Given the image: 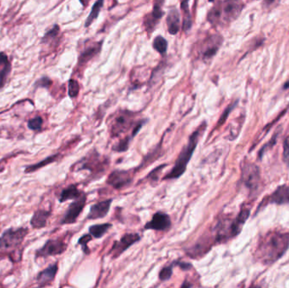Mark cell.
<instances>
[{
	"label": "cell",
	"instance_id": "1",
	"mask_svg": "<svg viewBox=\"0 0 289 288\" xmlns=\"http://www.w3.org/2000/svg\"><path fill=\"white\" fill-rule=\"evenodd\" d=\"M289 247V233L272 231L259 242L255 257L264 265H270L279 260Z\"/></svg>",
	"mask_w": 289,
	"mask_h": 288
},
{
	"label": "cell",
	"instance_id": "2",
	"mask_svg": "<svg viewBox=\"0 0 289 288\" xmlns=\"http://www.w3.org/2000/svg\"><path fill=\"white\" fill-rule=\"evenodd\" d=\"M206 129H207V123L203 122L200 126L198 127L197 130L194 131V133L191 134L187 145L184 146V149L182 150L180 154L178 155V159L175 162L174 167L168 174L166 175L165 177H163L164 180L177 179L184 174L187 169L188 164L191 161L194 151L196 149L200 137L202 136Z\"/></svg>",
	"mask_w": 289,
	"mask_h": 288
},
{
	"label": "cell",
	"instance_id": "3",
	"mask_svg": "<svg viewBox=\"0 0 289 288\" xmlns=\"http://www.w3.org/2000/svg\"><path fill=\"white\" fill-rule=\"evenodd\" d=\"M243 10L238 0H224L216 3L207 14V20L212 25L229 24L235 20Z\"/></svg>",
	"mask_w": 289,
	"mask_h": 288
},
{
	"label": "cell",
	"instance_id": "4",
	"mask_svg": "<svg viewBox=\"0 0 289 288\" xmlns=\"http://www.w3.org/2000/svg\"><path fill=\"white\" fill-rule=\"evenodd\" d=\"M28 232V228H26L16 229L10 228L7 229L0 237V250H5L19 247L22 244Z\"/></svg>",
	"mask_w": 289,
	"mask_h": 288
},
{
	"label": "cell",
	"instance_id": "5",
	"mask_svg": "<svg viewBox=\"0 0 289 288\" xmlns=\"http://www.w3.org/2000/svg\"><path fill=\"white\" fill-rule=\"evenodd\" d=\"M136 114L128 110H122L117 113L112 121L110 134L113 138L118 137L131 129Z\"/></svg>",
	"mask_w": 289,
	"mask_h": 288
},
{
	"label": "cell",
	"instance_id": "6",
	"mask_svg": "<svg viewBox=\"0 0 289 288\" xmlns=\"http://www.w3.org/2000/svg\"><path fill=\"white\" fill-rule=\"evenodd\" d=\"M223 38L219 35H212L207 38L200 47V57L205 62L212 60L223 44Z\"/></svg>",
	"mask_w": 289,
	"mask_h": 288
},
{
	"label": "cell",
	"instance_id": "7",
	"mask_svg": "<svg viewBox=\"0 0 289 288\" xmlns=\"http://www.w3.org/2000/svg\"><path fill=\"white\" fill-rule=\"evenodd\" d=\"M86 204V195L83 193L81 196L70 204L64 217L61 220V224H72L77 222V218L79 217L80 213L82 212Z\"/></svg>",
	"mask_w": 289,
	"mask_h": 288
},
{
	"label": "cell",
	"instance_id": "8",
	"mask_svg": "<svg viewBox=\"0 0 289 288\" xmlns=\"http://www.w3.org/2000/svg\"><path fill=\"white\" fill-rule=\"evenodd\" d=\"M67 244L61 239H49L44 245L36 252L37 257H48L59 255L65 252Z\"/></svg>",
	"mask_w": 289,
	"mask_h": 288
},
{
	"label": "cell",
	"instance_id": "9",
	"mask_svg": "<svg viewBox=\"0 0 289 288\" xmlns=\"http://www.w3.org/2000/svg\"><path fill=\"white\" fill-rule=\"evenodd\" d=\"M139 240H140V236L138 233H126L121 238L120 240L115 242L109 254H111L114 259L120 256L124 251L127 250L129 248L139 242Z\"/></svg>",
	"mask_w": 289,
	"mask_h": 288
},
{
	"label": "cell",
	"instance_id": "10",
	"mask_svg": "<svg viewBox=\"0 0 289 288\" xmlns=\"http://www.w3.org/2000/svg\"><path fill=\"white\" fill-rule=\"evenodd\" d=\"M242 180L250 189H256L260 182V170L257 166L245 162L242 167Z\"/></svg>",
	"mask_w": 289,
	"mask_h": 288
},
{
	"label": "cell",
	"instance_id": "11",
	"mask_svg": "<svg viewBox=\"0 0 289 288\" xmlns=\"http://www.w3.org/2000/svg\"><path fill=\"white\" fill-rule=\"evenodd\" d=\"M133 177L131 171L115 170L107 178V184L115 189L127 187L132 183Z\"/></svg>",
	"mask_w": 289,
	"mask_h": 288
},
{
	"label": "cell",
	"instance_id": "12",
	"mask_svg": "<svg viewBox=\"0 0 289 288\" xmlns=\"http://www.w3.org/2000/svg\"><path fill=\"white\" fill-rule=\"evenodd\" d=\"M171 219L169 215L165 213L156 212L153 216L152 221L147 222L144 228L146 230H156L164 231L171 227Z\"/></svg>",
	"mask_w": 289,
	"mask_h": 288
},
{
	"label": "cell",
	"instance_id": "13",
	"mask_svg": "<svg viewBox=\"0 0 289 288\" xmlns=\"http://www.w3.org/2000/svg\"><path fill=\"white\" fill-rule=\"evenodd\" d=\"M83 163L78 170L87 169L90 171L96 173H102L105 171L106 168H108V160H101L99 158V155L97 153L91 154L89 159H86L83 161Z\"/></svg>",
	"mask_w": 289,
	"mask_h": 288
},
{
	"label": "cell",
	"instance_id": "14",
	"mask_svg": "<svg viewBox=\"0 0 289 288\" xmlns=\"http://www.w3.org/2000/svg\"><path fill=\"white\" fill-rule=\"evenodd\" d=\"M164 12L162 11V6L159 3H156L154 5L153 12L150 13L144 19V25L148 33H151L156 28V25L158 24L160 19H162Z\"/></svg>",
	"mask_w": 289,
	"mask_h": 288
},
{
	"label": "cell",
	"instance_id": "15",
	"mask_svg": "<svg viewBox=\"0 0 289 288\" xmlns=\"http://www.w3.org/2000/svg\"><path fill=\"white\" fill-rule=\"evenodd\" d=\"M112 203H113L112 199L96 203L95 205H93L91 207L89 214L87 215V219L96 220V219L104 218L106 215H108Z\"/></svg>",
	"mask_w": 289,
	"mask_h": 288
},
{
	"label": "cell",
	"instance_id": "16",
	"mask_svg": "<svg viewBox=\"0 0 289 288\" xmlns=\"http://www.w3.org/2000/svg\"><path fill=\"white\" fill-rule=\"evenodd\" d=\"M101 48H102V42H94L87 46L79 55L78 66L84 67L86 65L88 62L92 60V58H94L100 53Z\"/></svg>",
	"mask_w": 289,
	"mask_h": 288
},
{
	"label": "cell",
	"instance_id": "17",
	"mask_svg": "<svg viewBox=\"0 0 289 288\" xmlns=\"http://www.w3.org/2000/svg\"><path fill=\"white\" fill-rule=\"evenodd\" d=\"M58 269V263H55L48 266L47 269L41 270L37 276V282L39 287L43 288L46 286L50 285L52 282H54L55 276L57 275Z\"/></svg>",
	"mask_w": 289,
	"mask_h": 288
},
{
	"label": "cell",
	"instance_id": "18",
	"mask_svg": "<svg viewBox=\"0 0 289 288\" xmlns=\"http://www.w3.org/2000/svg\"><path fill=\"white\" fill-rule=\"evenodd\" d=\"M168 30L171 35H176L180 27V15L176 8H172L167 16Z\"/></svg>",
	"mask_w": 289,
	"mask_h": 288
},
{
	"label": "cell",
	"instance_id": "19",
	"mask_svg": "<svg viewBox=\"0 0 289 288\" xmlns=\"http://www.w3.org/2000/svg\"><path fill=\"white\" fill-rule=\"evenodd\" d=\"M51 215V212L45 210H38L31 219V225L36 229L43 228L47 226L48 220Z\"/></svg>",
	"mask_w": 289,
	"mask_h": 288
},
{
	"label": "cell",
	"instance_id": "20",
	"mask_svg": "<svg viewBox=\"0 0 289 288\" xmlns=\"http://www.w3.org/2000/svg\"><path fill=\"white\" fill-rule=\"evenodd\" d=\"M270 203H275L278 205L289 203V187L280 186L277 190L270 195L269 199Z\"/></svg>",
	"mask_w": 289,
	"mask_h": 288
},
{
	"label": "cell",
	"instance_id": "21",
	"mask_svg": "<svg viewBox=\"0 0 289 288\" xmlns=\"http://www.w3.org/2000/svg\"><path fill=\"white\" fill-rule=\"evenodd\" d=\"M82 193L77 187V185H70L69 187L64 189L60 193L59 202H65L69 200H77L82 195Z\"/></svg>",
	"mask_w": 289,
	"mask_h": 288
},
{
	"label": "cell",
	"instance_id": "22",
	"mask_svg": "<svg viewBox=\"0 0 289 288\" xmlns=\"http://www.w3.org/2000/svg\"><path fill=\"white\" fill-rule=\"evenodd\" d=\"M189 1L190 0H183L181 3V10L183 11V28L184 32H189L192 26V17H191V10L189 8Z\"/></svg>",
	"mask_w": 289,
	"mask_h": 288
},
{
	"label": "cell",
	"instance_id": "23",
	"mask_svg": "<svg viewBox=\"0 0 289 288\" xmlns=\"http://www.w3.org/2000/svg\"><path fill=\"white\" fill-rule=\"evenodd\" d=\"M59 157V154H56V155H50L47 158L44 159L43 161L36 163L34 165H31V166H27L25 168V173H32L33 172L38 171L40 168H44L47 165L51 164L53 162H56L58 159Z\"/></svg>",
	"mask_w": 289,
	"mask_h": 288
},
{
	"label": "cell",
	"instance_id": "24",
	"mask_svg": "<svg viewBox=\"0 0 289 288\" xmlns=\"http://www.w3.org/2000/svg\"><path fill=\"white\" fill-rule=\"evenodd\" d=\"M103 3H104V0H97L93 4L92 10H91L89 16H88L86 20V24H85L86 27L90 26V25H92V23L95 21L96 19H97L99 14L101 12V10H102V6H103Z\"/></svg>",
	"mask_w": 289,
	"mask_h": 288
},
{
	"label": "cell",
	"instance_id": "25",
	"mask_svg": "<svg viewBox=\"0 0 289 288\" xmlns=\"http://www.w3.org/2000/svg\"><path fill=\"white\" fill-rule=\"evenodd\" d=\"M112 228V224L110 223H104V224H96L90 227L89 232L92 234V237L96 238H101L107 233V231Z\"/></svg>",
	"mask_w": 289,
	"mask_h": 288
},
{
	"label": "cell",
	"instance_id": "26",
	"mask_svg": "<svg viewBox=\"0 0 289 288\" xmlns=\"http://www.w3.org/2000/svg\"><path fill=\"white\" fill-rule=\"evenodd\" d=\"M153 48L160 54H165L168 49V41L165 38L158 36L153 41Z\"/></svg>",
	"mask_w": 289,
	"mask_h": 288
},
{
	"label": "cell",
	"instance_id": "27",
	"mask_svg": "<svg viewBox=\"0 0 289 288\" xmlns=\"http://www.w3.org/2000/svg\"><path fill=\"white\" fill-rule=\"evenodd\" d=\"M59 31H60L59 26L58 25H54V27L50 31H48L45 34L44 37L42 38V39H41V43H48V42L53 41L54 39L57 38L58 33H59Z\"/></svg>",
	"mask_w": 289,
	"mask_h": 288
},
{
	"label": "cell",
	"instance_id": "28",
	"mask_svg": "<svg viewBox=\"0 0 289 288\" xmlns=\"http://www.w3.org/2000/svg\"><path fill=\"white\" fill-rule=\"evenodd\" d=\"M131 138H133V137L126 136L124 139H121L120 141H119L118 144H116V145L113 147V151L117 152H126V151L129 149Z\"/></svg>",
	"mask_w": 289,
	"mask_h": 288
},
{
	"label": "cell",
	"instance_id": "29",
	"mask_svg": "<svg viewBox=\"0 0 289 288\" xmlns=\"http://www.w3.org/2000/svg\"><path fill=\"white\" fill-rule=\"evenodd\" d=\"M42 124H43L42 117H40V116H37V117H33V118L28 121L27 126H28L30 130L38 132V131H40L41 130Z\"/></svg>",
	"mask_w": 289,
	"mask_h": 288
},
{
	"label": "cell",
	"instance_id": "30",
	"mask_svg": "<svg viewBox=\"0 0 289 288\" xmlns=\"http://www.w3.org/2000/svg\"><path fill=\"white\" fill-rule=\"evenodd\" d=\"M11 63H8L3 70H0V89L3 88L6 84L7 79L11 72Z\"/></svg>",
	"mask_w": 289,
	"mask_h": 288
},
{
	"label": "cell",
	"instance_id": "31",
	"mask_svg": "<svg viewBox=\"0 0 289 288\" xmlns=\"http://www.w3.org/2000/svg\"><path fill=\"white\" fill-rule=\"evenodd\" d=\"M79 92V83L76 79H70L69 81V96L71 98L77 97Z\"/></svg>",
	"mask_w": 289,
	"mask_h": 288
},
{
	"label": "cell",
	"instance_id": "32",
	"mask_svg": "<svg viewBox=\"0 0 289 288\" xmlns=\"http://www.w3.org/2000/svg\"><path fill=\"white\" fill-rule=\"evenodd\" d=\"M173 266H166L164 268H162L159 273V279L162 282H166L169 280L173 275Z\"/></svg>",
	"mask_w": 289,
	"mask_h": 288
},
{
	"label": "cell",
	"instance_id": "33",
	"mask_svg": "<svg viewBox=\"0 0 289 288\" xmlns=\"http://www.w3.org/2000/svg\"><path fill=\"white\" fill-rule=\"evenodd\" d=\"M92 236L91 233H90V234L84 235V236H82L81 238H79V242H78V244L82 247V250L83 251H84V253H90V250H88V247H87V244L89 243L90 241H92Z\"/></svg>",
	"mask_w": 289,
	"mask_h": 288
},
{
	"label": "cell",
	"instance_id": "34",
	"mask_svg": "<svg viewBox=\"0 0 289 288\" xmlns=\"http://www.w3.org/2000/svg\"><path fill=\"white\" fill-rule=\"evenodd\" d=\"M52 81L51 79H49L47 76L42 77L41 79H39L35 84L36 88L38 87H43V88H49L51 86Z\"/></svg>",
	"mask_w": 289,
	"mask_h": 288
},
{
	"label": "cell",
	"instance_id": "35",
	"mask_svg": "<svg viewBox=\"0 0 289 288\" xmlns=\"http://www.w3.org/2000/svg\"><path fill=\"white\" fill-rule=\"evenodd\" d=\"M283 160L289 166V136L287 137L283 143Z\"/></svg>",
	"mask_w": 289,
	"mask_h": 288
},
{
	"label": "cell",
	"instance_id": "36",
	"mask_svg": "<svg viewBox=\"0 0 289 288\" xmlns=\"http://www.w3.org/2000/svg\"><path fill=\"white\" fill-rule=\"evenodd\" d=\"M234 106H235V104L231 105V106H229V108L226 109L224 113H223V115H222V117H220L219 121H218V124H217V126L222 125V124L225 122L226 119L228 118V116H229V114H230V112L232 111V108H234Z\"/></svg>",
	"mask_w": 289,
	"mask_h": 288
},
{
	"label": "cell",
	"instance_id": "37",
	"mask_svg": "<svg viewBox=\"0 0 289 288\" xmlns=\"http://www.w3.org/2000/svg\"><path fill=\"white\" fill-rule=\"evenodd\" d=\"M10 60L8 58L7 54H4L3 52L0 53V70H3L4 67L6 66L8 63H10Z\"/></svg>",
	"mask_w": 289,
	"mask_h": 288
},
{
	"label": "cell",
	"instance_id": "38",
	"mask_svg": "<svg viewBox=\"0 0 289 288\" xmlns=\"http://www.w3.org/2000/svg\"><path fill=\"white\" fill-rule=\"evenodd\" d=\"M279 0H263L264 5L266 7H271L276 5Z\"/></svg>",
	"mask_w": 289,
	"mask_h": 288
},
{
	"label": "cell",
	"instance_id": "39",
	"mask_svg": "<svg viewBox=\"0 0 289 288\" xmlns=\"http://www.w3.org/2000/svg\"><path fill=\"white\" fill-rule=\"evenodd\" d=\"M178 265H179V266L181 267L182 269H185V270L191 269V268H192V266H191V264L179 263Z\"/></svg>",
	"mask_w": 289,
	"mask_h": 288
},
{
	"label": "cell",
	"instance_id": "40",
	"mask_svg": "<svg viewBox=\"0 0 289 288\" xmlns=\"http://www.w3.org/2000/svg\"><path fill=\"white\" fill-rule=\"evenodd\" d=\"M90 1H91V0H79V2H80V3H81L84 7L87 6Z\"/></svg>",
	"mask_w": 289,
	"mask_h": 288
},
{
	"label": "cell",
	"instance_id": "41",
	"mask_svg": "<svg viewBox=\"0 0 289 288\" xmlns=\"http://www.w3.org/2000/svg\"><path fill=\"white\" fill-rule=\"evenodd\" d=\"M4 257H5V253H0V260H2Z\"/></svg>",
	"mask_w": 289,
	"mask_h": 288
},
{
	"label": "cell",
	"instance_id": "42",
	"mask_svg": "<svg viewBox=\"0 0 289 288\" xmlns=\"http://www.w3.org/2000/svg\"><path fill=\"white\" fill-rule=\"evenodd\" d=\"M3 169H4V167H2V166H1V165H0V173H1V172L3 171Z\"/></svg>",
	"mask_w": 289,
	"mask_h": 288
},
{
	"label": "cell",
	"instance_id": "43",
	"mask_svg": "<svg viewBox=\"0 0 289 288\" xmlns=\"http://www.w3.org/2000/svg\"><path fill=\"white\" fill-rule=\"evenodd\" d=\"M213 1H214V0H209V2H213Z\"/></svg>",
	"mask_w": 289,
	"mask_h": 288
}]
</instances>
